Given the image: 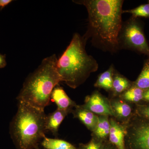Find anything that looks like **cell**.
Wrapping results in <instances>:
<instances>
[{"label":"cell","instance_id":"obj_25","mask_svg":"<svg viewBox=\"0 0 149 149\" xmlns=\"http://www.w3.org/2000/svg\"><path fill=\"white\" fill-rule=\"evenodd\" d=\"M102 149H118L113 145L109 143L106 144L104 145Z\"/></svg>","mask_w":149,"mask_h":149},{"label":"cell","instance_id":"obj_9","mask_svg":"<svg viewBox=\"0 0 149 149\" xmlns=\"http://www.w3.org/2000/svg\"><path fill=\"white\" fill-rule=\"evenodd\" d=\"M51 98L57 106L58 109L71 111L76 105L67 95L63 88L57 85L54 88L51 95Z\"/></svg>","mask_w":149,"mask_h":149},{"label":"cell","instance_id":"obj_22","mask_svg":"<svg viewBox=\"0 0 149 149\" xmlns=\"http://www.w3.org/2000/svg\"><path fill=\"white\" fill-rule=\"evenodd\" d=\"M7 65L6 54L0 53V69L4 68Z\"/></svg>","mask_w":149,"mask_h":149},{"label":"cell","instance_id":"obj_2","mask_svg":"<svg viewBox=\"0 0 149 149\" xmlns=\"http://www.w3.org/2000/svg\"><path fill=\"white\" fill-rule=\"evenodd\" d=\"M87 42L83 36L74 33L69 45L58 59L57 69L61 82L72 89L83 84L91 73L98 69L97 62L86 52Z\"/></svg>","mask_w":149,"mask_h":149},{"label":"cell","instance_id":"obj_16","mask_svg":"<svg viewBox=\"0 0 149 149\" xmlns=\"http://www.w3.org/2000/svg\"><path fill=\"white\" fill-rule=\"evenodd\" d=\"M46 149H77L72 144L63 140L44 137L41 143Z\"/></svg>","mask_w":149,"mask_h":149},{"label":"cell","instance_id":"obj_23","mask_svg":"<svg viewBox=\"0 0 149 149\" xmlns=\"http://www.w3.org/2000/svg\"><path fill=\"white\" fill-rule=\"evenodd\" d=\"M13 1L12 0H0V10H2L3 9Z\"/></svg>","mask_w":149,"mask_h":149},{"label":"cell","instance_id":"obj_26","mask_svg":"<svg viewBox=\"0 0 149 149\" xmlns=\"http://www.w3.org/2000/svg\"><path fill=\"white\" fill-rule=\"evenodd\" d=\"M148 3L149 4V1H148Z\"/></svg>","mask_w":149,"mask_h":149},{"label":"cell","instance_id":"obj_4","mask_svg":"<svg viewBox=\"0 0 149 149\" xmlns=\"http://www.w3.org/2000/svg\"><path fill=\"white\" fill-rule=\"evenodd\" d=\"M46 115L26 103L18 101L17 112L10 124L12 138L18 149H39L45 137Z\"/></svg>","mask_w":149,"mask_h":149},{"label":"cell","instance_id":"obj_7","mask_svg":"<svg viewBox=\"0 0 149 149\" xmlns=\"http://www.w3.org/2000/svg\"><path fill=\"white\" fill-rule=\"evenodd\" d=\"M81 106L95 114L114 116L110 103L97 91L88 96L85 99V104Z\"/></svg>","mask_w":149,"mask_h":149},{"label":"cell","instance_id":"obj_15","mask_svg":"<svg viewBox=\"0 0 149 149\" xmlns=\"http://www.w3.org/2000/svg\"><path fill=\"white\" fill-rule=\"evenodd\" d=\"M114 70L113 65H111L106 71L99 75L95 84V87L107 91H111Z\"/></svg>","mask_w":149,"mask_h":149},{"label":"cell","instance_id":"obj_5","mask_svg":"<svg viewBox=\"0 0 149 149\" xmlns=\"http://www.w3.org/2000/svg\"><path fill=\"white\" fill-rule=\"evenodd\" d=\"M119 49L130 50L149 58V45L143 27L137 18L131 17L123 23L118 37Z\"/></svg>","mask_w":149,"mask_h":149},{"label":"cell","instance_id":"obj_17","mask_svg":"<svg viewBox=\"0 0 149 149\" xmlns=\"http://www.w3.org/2000/svg\"><path fill=\"white\" fill-rule=\"evenodd\" d=\"M144 92V90L133 85L128 90L120 95V97L125 101L139 102L143 100Z\"/></svg>","mask_w":149,"mask_h":149},{"label":"cell","instance_id":"obj_10","mask_svg":"<svg viewBox=\"0 0 149 149\" xmlns=\"http://www.w3.org/2000/svg\"><path fill=\"white\" fill-rule=\"evenodd\" d=\"M73 111L74 117L78 118L86 127L91 131L95 129L99 120V116L85 109L81 106L76 105Z\"/></svg>","mask_w":149,"mask_h":149},{"label":"cell","instance_id":"obj_27","mask_svg":"<svg viewBox=\"0 0 149 149\" xmlns=\"http://www.w3.org/2000/svg\"></svg>","mask_w":149,"mask_h":149},{"label":"cell","instance_id":"obj_24","mask_svg":"<svg viewBox=\"0 0 149 149\" xmlns=\"http://www.w3.org/2000/svg\"><path fill=\"white\" fill-rule=\"evenodd\" d=\"M143 100L149 102V89L144 91Z\"/></svg>","mask_w":149,"mask_h":149},{"label":"cell","instance_id":"obj_6","mask_svg":"<svg viewBox=\"0 0 149 149\" xmlns=\"http://www.w3.org/2000/svg\"><path fill=\"white\" fill-rule=\"evenodd\" d=\"M125 128L128 149H149V120L137 115L130 118Z\"/></svg>","mask_w":149,"mask_h":149},{"label":"cell","instance_id":"obj_18","mask_svg":"<svg viewBox=\"0 0 149 149\" xmlns=\"http://www.w3.org/2000/svg\"><path fill=\"white\" fill-rule=\"evenodd\" d=\"M133 85L144 91L149 89V58L144 63L142 71Z\"/></svg>","mask_w":149,"mask_h":149},{"label":"cell","instance_id":"obj_3","mask_svg":"<svg viewBox=\"0 0 149 149\" xmlns=\"http://www.w3.org/2000/svg\"><path fill=\"white\" fill-rule=\"evenodd\" d=\"M58 59L56 55L53 54L43 60L25 80L17 97L18 101L45 110L49 104L54 88L61 82L57 69Z\"/></svg>","mask_w":149,"mask_h":149},{"label":"cell","instance_id":"obj_1","mask_svg":"<svg viewBox=\"0 0 149 149\" xmlns=\"http://www.w3.org/2000/svg\"><path fill=\"white\" fill-rule=\"evenodd\" d=\"M88 13V29L83 37L96 48L111 54L119 50L118 37L123 22L122 0H80Z\"/></svg>","mask_w":149,"mask_h":149},{"label":"cell","instance_id":"obj_11","mask_svg":"<svg viewBox=\"0 0 149 149\" xmlns=\"http://www.w3.org/2000/svg\"><path fill=\"white\" fill-rule=\"evenodd\" d=\"M69 111L57 109L56 111L46 116V131L49 130L56 136L60 125L64 120Z\"/></svg>","mask_w":149,"mask_h":149},{"label":"cell","instance_id":"obj_8","mask_svg":"<svg viewBox=\"0 0 149 149\" xmlns=\"http://www.w3.org/2000/svg\"><path fill=\"white\" fill-rule=\"evenodd\" d=\"M110 128L109 138L110 143L118 149H125V138L126 134L125 127L119 124L113 118L109 119Z\"/></svg>","mask_w":149,"mask_h":149},{"label":"cell","instance_id":"obj_14","mask_svg":"<svg viewBox=\"0 0 149 149\" xmlns=\"http://www.w3.org/2000/svg\"><path fill=\"white\" fill-rule=\"evenodd\" d=\"M110 124L107 116H99L98 122L93 131L94 138L103 141L107 139L109 136Z\"/></svg>","mask_w":149,"mask_h":149},{"label":"cell","instance_id":"obj_12","mask_svg":"<svg viewBox=\"0 0 149 149\" xmlns=\"http://www.w3.org/2000/svg\"><path fill=\"white\" fill-rule=\"evenodd\" d=\"M110 103L115 117L122 121L128 122L132 113V108L130 105L119 100H112Z\"/></svg>","mask_w":149,"mask_h":149},{"label":"cell","instance_id":"obj_13","mask_svg":"<svg viewBox=\"0 0 149 149\" xmlns=\"http://www.w3.org/2000/svg\"><path fill=\"white\" fill-rule=\"evenodd\" d=\"M133 85L130 80L114 70L111 91L115 95H120Z\"/></svg>","mask_w":149,"mask_h":149},{"label":"cell","instance_id":"obj_20","mask_svg":"<svg viewBox=\"0 0 149 149\" xmlns=\"http://www.w3.org/2000/svg\"><path fill=\"white\" fill-rule=\"evenodd\" d=\"M103 141L93 138L88 143L83 145L80 149H102Z\"/></svg>","mask_w":149,"mask_h":149},{"label":"cell","instance_id":"obj_21","mask_svg":"<svg viewBox=\"0 0 149 149\" xmlns=\"http://www.w3.org/2000/svg\"><path fill=\"white\" fill-rule=\"evenodd\" d=\"M136 111L137 115L149 120V104L138 105Z\"/></svg>","mask_w":149,"mask_h":149},{"label":"cell","instance_id":"obj_19","mask_svg":"<svg viewBox=\"0 0 149 149\" xmlns=\"http://www.w3.org/2000/svg\"><path fill=\"white\" fill-rule=\"evenodd\" d=\"M123 13L131 14L132 17L136 18L138 17L149 18V4L141 5L132 9L123 10Z\"/></svg>","mask_w":149,"mask_h":149}]
</instances>
